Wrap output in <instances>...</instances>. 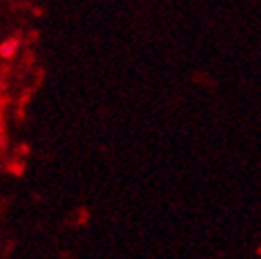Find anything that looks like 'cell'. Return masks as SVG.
Returning <instances> with one entry per match:
<instances>
[{"instance_id":"obj_1","label":"cell","mask_w":261,"mask_h":259,"mask_svg":"<svg viewBox=\"0 0 261 259\" xmlns=\"http://www.w3.org/2000/svg\"><path fill=\"white\" fill-rule=\"evenodd\" d=\"M17 50H19V40L11 38V40H7L3 46H0V56L3 58H13L17 54Z\"/></svg>"}]
</instances>
